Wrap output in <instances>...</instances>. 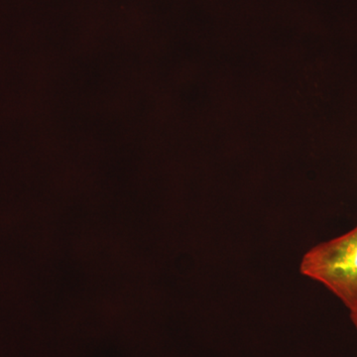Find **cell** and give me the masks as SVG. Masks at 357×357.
Returning <instances> with one entry per match:
<instances>
[{"label": "cell", "mask_w": 357, "mask_h": 357, "mask_svg": "<svg viewBox=\"0 0 357 357\" xmlns=\"http://www.w3.org/2000/svg\"><path fill=\"white\" fill-rule=\"evenodd\" d=\"M301 272L319 282L357 318V227L319 244L303 257Z\"/></svg>", "instance_id": "1"}, {"label": "cell", "mask_w": 357, "mask_h": 357, "mask_svg": "<svg viewBox=\"0 0 357 357\" xmlns=\"http://www.w3.org/2000/svg\"><path fill=\"white\" fill-rule=\"evenodd\" d=\"M352 321H354V325H356V328H357V318H356V319H352Z\"/></svg>", "instance_id": "2"}]
</instances>
